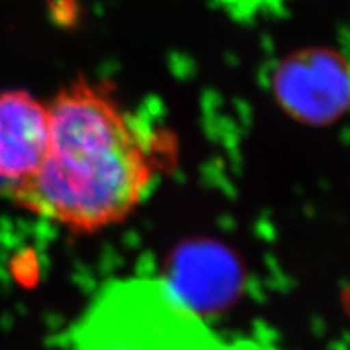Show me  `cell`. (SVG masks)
Segmentation results:
<instances>
[{
    "instance_id": "cell-3",
    "label": "cell",
    "mask_w": 350,
    "mask_h": 350,
    "mask_svg": "<svg viewBox=\"0 0 350 350\" xmlns=\"http://www.w3.org/2000/svg\"><path fill=\"white\" fill-rule=\"evenodd\" d=\"M339 68L327 54L301 52L284 62L274 90L286 111L305 122H325L339 109Z\"/></svg>"
},
{
    "instance_id": "cell-4",
    "label": "cell",
    "mask_w": 350,
    "mask_h": 350,
    "mask_svg": "<svg viewBox=\"0 0 350 350\" xmlns=\"http://www.w3.org/2000/svg\"><path fill=\"white\" fill-rule=\"evenodd\" d=\"M340 304H342V308L345 313L350 317V282L342 288V294H340Z\"/></svg>"
},
{
    "instance_id": "cell-2",
    "label": "cell",
    "mask_w": 350,
    "mask_h": 350,
    "mask_svg": "<svg viewBox=\"0 0 350 350\" xmlns=\"http://www.w3.org/2000/svg\"><path fill=\"white\" fill-rule=\"evenodd\" d=\"M49 137L47 104L23 90L0 93V185L7 193L41 169Z\"/></svg>"
},
{
    "instance_id": "cell-1",
    "label": "cell",
    "mask_w": 350,
    "mask_h": 350,
    "mask_svg": "<svg viewBox=\"0 0 350 350\" xmlns=\"http://www.w3.org/2000/svg\"><path fill=\"white\" fill-rule=\"evenodd\" d=\"M49 150L41 169L8 191L39 216L75 232L125 221L154 187L169 137L122 107L99 83H68L49 104Z\"/></svg>"
}]
</instances>
